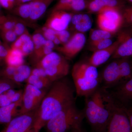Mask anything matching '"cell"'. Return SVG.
Here are the masks:
<instances>
[{"instance_id":"42","label":"cell","mask_w":132,"mask_h":132,"mask_svg":"<svg viewBox=\"0 0 132 132\" xmlns=\"http://www.w3.org/2000/svg\"><path fill=\"white\" fill-rule=\"evenodd\" d=\"M9 49H7L4 46L0 44V58L5 59L7 56Z\"/></svg>"},{"instance_id":"39","label":"cell","mask_w":132,"mask_h":132,"mask_svg":"<svg viewBox=\"0 0 132 132\" xmlns=\"http://www.w3.org/2000/svg\"><path fill=\"white\" fill-rule=\"evenodd\" d=\"M83 13H74L72 17L71 22L72 27L79 23L82 20Z\"/></svg>"},{"instance_id":"45","label":"cell","mask_w":132,"mask_h":132,"mask_svg":"<svg viewBox=\"0 0 132 132\" xmlns=\"http://www.w3.org/2000/svg\"><path fill=\"white\" fill-rule=\"evenodd\" d=\"M53 42L54 43L55 45L56 46H59V45H62L61 42L59 38L57 36H56V37L55 38L54 40L53 41Z\"/></svg>"},{"instance_id":"18","label":"cell","mask_w":132,"mask_h":132,"mask_svg":"<svg viewBox=\"0 0 132 132\" xmlns=\"http://www.w3.org/2000/svg\"><path fill=\"white\" fill-rule=\"evenodd\" d=\"M24 57L20 50L10 48L4 61L6 65L17 67L24 64Z\"/></svg>"},{"instance_id":"11","label":"cell","mask_w":132,"mask_h":132,"mask_svg":"<svg viewBox=\"0 0 132 132\" xmlns=\"http://www.w3.org/2000/svg\"><path fill=\"white\" fill-rule=\"evenodd\" d=\"M101 79L104 85V88L112 87L120 82L119 60L116 59L104 69Z\"/></svg>"},{"instance_id":"41","label":"cell","mask_w":132,"mask_h":132,"mask_svg":"<svg viewBox=\"0 0 132 132\" xmlns=\"http://www.w3.org/2000/svg\"><path fill=\"white\" fill-rule=\"evenodd\" d=\"M23 90H16L14 94L10 99L12 103L16 102L21 100L23 95Z\"/></svg>"},{"instance_id":"23","label":"cell","mask_w":132,"mask_h":132,"mask_svg":"<svg viewBox=\"0 0 132 132\" xmlns=\"http://www.w3.org/2000/svg\"><path fill=\"white\" fill-rule=\"evenodd\" d=\"M127 58L119 59L120 82L127 80L132 77V65Z\"/></svg>"},{"instance_id":"36","label":"cell","mask_w":132,"mask_h":132,"mask_svg":"<svg viewBox=\"0 0 132 132\" xmlns=\"http://www.w3.org/2000/svg\"><path fill=\"white\" fill-rule=\"evenodd\" d=\"M16 71L23 76L27 80L31 75V69L29 66L23 64L16 67Z\"/></svg>"},{"instance_id":"1","label":"cell","mask_w":132,"mask_h":132,"mask_svg":"<svg viewBox=\"0 0 132 132\" xmlns=\"http://www.w3.org/2000/svg\"><path fill=\"white\" fill-rule=\"evenodd\" d=\"M74 93L70 82L64 78L53 82L36 111L34 128L40 132L54 116L75 104Z\"/></svg>"},{"instance_id":"8","label":"cell","mask_w":132,"mask_h":132,"mask_svg":"<svg viewBox=\"0 0 132 132\" xmlns=\"http://www.w3.org/2000/svg\"><path fill=\"white\" fill-rule=\"evenodd\" d=\"M86 42L83 33L76 32L71 36L69 40L61 46H58L55 50L67 59H73L81 51Z\"/></svg>"},{"instance_id":"13","label":"cell","mask_w":132,"mask_h":132,"mask_svg":"<svg viewBox=\"0 0 132 132\" xmlns=\"http://www.w3.org/2000/svg\"><path fill=\"white\" fill-rule=\"evenodd\" d=\"M124 0H87L86 9L90 13L98 14L103 8L112 7L123 10L126 7Z\"/></svg>"},{"instance_id":"28","label":"cell","mask_w":132,"mask_h":132,"mask_svg":"<svg viewBox=\"0 0 132 132\" xmlns=\"http://www.w3.org/2000/svg\"><path fill=\"white\" fill-rule=\"evenodd\" d=\"M32 38L34 45V49L32 54L35 53L43 48L46 39L40 31L34 33L32 35Z\"/></svg>"},{"instance_id":"3","label":"cell","mask_w":132,"mask_h":132,"mask_svg":"<svg viewBox=\"0 0 132 132\" xmlns=\"http://www.w3.org/2000/svg\"><path fill=\"white\" fill-rule=\"evenodd\" d=\"M115 102L106 88L101 89L94 106L95 125L93 130L95 132H103L111 119Z\"/></svg>"},{"instance_id":"2","label":"cell","mask_w":132,"mask_h":132,"mask_svg":"<svg viewBox=\"0 0 132 132\" xmlns=\"http://www.w3.org/2000/svg\"><path fill=\"white\" fill-rule=\"evenodd\" d=\"M84 112L79 111L74 104L54 116L45 126L46 132H69L81 127Z\"/></svg>"},{"instance_id":"19","label":"cell","mask_w":132,"mask_h":132,"mask_svg":"<svg viewBox=\"0 0 132 132\" xmlns=\"http://www.w3.org/2000/svg\"><path fill=\"white\" fill-rule=\"evenodd\" d=\"M74 65L83 75L93 79H100L97 67L88 62H80L76 63Z\"/></svg>"},{"instance_id":"40","label":"cell","mask_w":132,"mask_h":132,"mask_svg":"<svg viewBox=\"0 0 132 132\" xmlns=\"http://www.w3.org/2000/svg\"><path fill=\"white\" fill-rule=\"evenodd\" d=\"M12 103L10 99L5 93L0 95V108L6 106Z\"/></svg>"},{"instance_id":"29","label":"cell","mask_w":132,"mask_h":132,"mask_svg":"<svg viewBox=\"0 0 132 132\" xmlns=\"http://www.w3.org/2000/svg\"><path fill=\"white\" fill-rule=\"evenodd\" d=\"M18 86L10 80L0 78V95L9 89H14Z\"/></svg>"},{"instance_id":"15","label":"cell","mask_w":132,"mask_h":132,"mask_svg":"<svg viewBox=\"0 0 132 132\" xmlns=\"http://www.w3.org/2000/svg\"><path fill=\"white\" fill-rule=\"evenodd\" d=\"M87 0H59L54 6L52 11L62 10L77 13L86 9Z\"/></svg>"},{"instance_id":"25","label":"cell","mask_w":132,"mask_h":132,"mask_svg":"<svg viewBox=\"0 0 132 132\" xmlns=\"http://www.w3.org/2000/svg\"><path fill=\"white\" fill-rule=\"evenodd\" d=\"M92 26V21L90 16L88 14L83 13L81 21L72 28L76 32L83 33L91 29Z\"/></svg>"},{"instance_id":"48","label":"cell","mask_w":132,"mask_h":132,"mask_svg":"<svg viewBox=\"0 0 132 132\" xmlns=\"http://www.w3.org/2000/svg\"><path fill=\"white\" fill-rule=\"evenodd\" d=\"M3 61H4V59L0 58V65H1Z\"/></svg>"},{"instance_id":"35","label":"cell","mask_w":132,"mask_h":132,"mask_svg":"<svg viewBox=\"0 0 132 132\" xmlns=\"http://www.w3.org/2000/svg\"><path fill=\"white\" fill-rule=\"evenodd\" d=\"M2 32L3 37L7 42L13 43L18 37L13 30L2 31Z\"/></svg>"},{"instance_id":"50","label":"cell","mask_w":132,"mask_h":132,"mask_svg":"<svg viewBox=\"0 0 132 132\" xmlns=\"http://www.w3.org/2000/svg\"></svg>"},{"instance_id":"34","label":"cell","mask_w":132,"mask_h":132,"mask_svg":"<svg viewBox=\"0 0 132 132\" xmlns=\"http://www.w3.org/2000/svg\"><path fill=\"white\" fill-rule=\"evenodd\" d=\"M40 31L46 40L53 41L56 36V31L44 26H43Z\"/></svg>"},{"instance_id":"12","label":"cell","mask_w":132,"mask_h":132,"mask_svg":"<svg viewBox=\"0 0 132 132\" xmlns=\"http://www.w3.org/2000/svg\"><path fill=\"white\" fill-rule=\"evenodd\" d=\"M120 43V40L118 37L117 40L113 43L108 47L94 52L87 62L97 68L104 64L112 56L118 48Z\"/></svg>"},{"instance_id":"4","label":"cell","mask_w":132,"mask_h":132,"mask_svg":"<svg viewBox=\"0 0 132 132\" xmlns=\"http://www.w3.org/2000/svg\"><path fill=\"white\" fill-rule=\"evenodd\" d=\"M47 93L46 90H41L32 85L26 84L23 90L19 115L37 110Z\"/></svg>"},{"instance_id":"47","label":"cell","mask_w":132,"mask_h":132,"mask_svg":"<svg viewBox=\"0 0 132 132\" xmlns=\"http://www.w3.org/2000/svg\"><path fill=\"white\" fill-rule=\"evenodd\" d=\"M26 132H39L37 131L34 128H32Z\"/></svg>"},{"instance_id":"20","label":"cell","mask_w":132,"mask_h":132,"mask_svg":"<svg viewBox=\"0 0 132 132\" xmlns=\"http://www.w3.org/2000/svg\"><path fill=\"white\" fill-rule=\"evenodd\" d=\"M116 94L121 101H132V77L123 82L118 88Z\"/></svg>"},{"instance_id":"22","label":"cell","mask_w":132,"mask_h":132,"mask_svg":"<svg viewBox=\"0 0 132 132\" xmlns=\"http://www.w3.org/2000/svg\"><path fill=\"white\" fill-rule=\"evenodd\" d=\"M25 82L39 89L44 90L50 87L53 83L47 77H39L32 74L30 75Z\"/></svg>"},{"instance_id":"46","label":"cell","mask_w":132,"mask_h":132,"mask_svg":"<svg viewBox=\"0 0 132 132\" xmlns=\"http://www.w3.org/2000/svg\"><path fill=\"white\" fill-rule=\"evenodd\" d=\"M69 132H82V131L81 130V127H80L73 129Z\"/></svg>"},{"instance_id":"10","label":"cell","mask_w":132,"mask_h":132,"mask_svg":"<svg viewBox=\"0 0 132 132\" xmlns=\"http://www.w3.org/2000/svg\"><path fill=\"white\" fill-rule=\"evenodd\" d=\"M118 38L120 40V44L112 58L119 59L132 56V26L121 31Z\"/></svg>"},{"instance_id":"6","label":"cell","mask_w":132,"mask_h":132,"mask_svg":"<svg viewBox=\"0 0 132 132\" xmlns=\"http://www.w3.org/2000/svg\"><path fill=\"white\" fill-rule=\"evenodd\" d=\"M103 132H132V128L123 107L116 104L111 119Z\"/></svg>"},{"instance_id":"32","label":"cell","mask_w":132,"mask_h":132,"mask_svg":"<svg viewBox=\"0 0 132 132\" xmlns=\"http://www.w3.org/2000/svg\"><path fill=\"white\" fill-rule=\"evenodd\" d=\"M34 45L32 39L24 43L20 50L25 57L31 55L34 52Z\"/></svg>"},{"instance_id":"24","label":"cell","mask_w":132,"mask_h":132,"mask_svg":"<svg viewBox=\"0 0 132 132\" xmlns=\"http://www.w3.org/2000/svg\"><path fill=\"white\" fill-rule=\"evenodd\" d=\"M14 13L24 20H29L31 13L30 3H24L15 7Z\"/></svg>"},{"instance_id":"14","label":"cell","mask_w":132,"mask_h":132,"mask_svg":"<svg viewBox=\"0 0 132 132\" xmlns=\"http://www.w3.org/2000/svg\"><path fill=\"white\" fill-rule=\"evenodd\" d=\"M70 65L67 60L56 62L44 69L49 80L52 82L64 78L68 74Z\"/></svg>"},{"instance_id":"30","label":"cell","mask_w":132,"mask_h":132,"mask_svg":"<svg viewBox=\"0 0 132 132\" xmlns=\"http://www.w3.org/2000/svg\"><path fill=\"white\" fill-rule=\"evenodd\" d=\"M122 16L123 20V26H132V6L126 7L122 10Z\"/></svg>"},{"instance_id":"17","label":"cell","mask_w":132,"mask_h":132,"mask_svg":"<svg viewBox=\"0 0 132 132\" xmlns=\"http://www.w3.org/2000/svg\"><path fill=\"white\" fill-rule=\"evenodd\" d=\"M54 0H33L29 2L31 13L29 19L31 22H35L45 13L50 5Z\"/></svg>"},{"instance_id":"33","label":"cell","mask_w":132,"mask_h":132,"mask_svg":"<svg viewBox=\"0 0 132 132\" xmlns=\"http://www.w3.org/2000/svg\"><path fill=\"white\" fill-rule=\"evenodd\" d=\"M16 72V67L6 65L0 70V78H6L11 80Z\"/></svg>"},{"instance_id":"16","label":"cell","mask_w":132,"mask_h":132,"mask_svg":"<svg viewBox=\"0 0 132 132\" xmlns=\"http://www.w3.org/2000/svg\"><path fill=\"white\" fill-rule=\"evenodd\" d=\"M22 103V99L6 106L0 108V125H6L14 118L19 116Z\"/></svg>"},{"instance_id":"21","label":"cell","mask_w":132,"mask_h":132,"mask_svg":"<svg viewBox=\"0 0 132 132\" xmlns=\"http://www.w3.org/2000/svg\"><path fill=\"white\" fill-rule=\"evenodd\" d=\"M97 25L100 29L115 34L121 28L122 26L106 19L101 14H98Z\"/></svg>"},{"instance_id":"38","label":"cell","mask_w":132,"mask_h":132,"mask_svg":"<svg viewBox=\"0 0 132 132\" xmlns=\"http://www.w3.org/2000/svg\"><path fill=\"white\" fill-rule=\"evenodd\" d=\"M0 5L4 8L11 9L15 7V0H0Z\"/></svg>"},{"instance_id":"7","label":"cell","mask_w":132,"mask_h":132,"mask_svg":"<svg viewBox=\"0 0 132 132\" xmlns=\"http://www.w3.org/2000/svg\"><path fill=\"white\" fill-rule=\"evenodd\" d=\"M35 111L20 114L6 125L0 132H26L34 128L35 123Z\"/></svg>"},{"instance_id":"49","label":"cell","mask_w":132,"mask_h":132,"mask_svg":"<svg viewBox=\"0 0 132 132\" xmlns=\"http://www.w3.org/2000/svg\"><path fill=\"white\" fill-rule=\"evenodd\" d=\"M125 2H128L132 3V0H124Z\"/></svg>"},{"instance_id":"37","label":"cell","mask_w":132,"mask_h":132,"mask_svg":"<svg viewBox=\"0 0 132 132\" xmlns=\"http://www.w3.org/2000/svg\"><path fill=\"white\" fill-rule=\"evenodd\" d=\"M56 36L59 38L62 45L67 42L71 37V34L67 29L56 32Z\"/></svg>"},{"instance_id":"27","label":"cell","mask_w":132,"mask_h":132,"mask_svg":"<svg viewBox=\"0 0 132 132\" xmlns=\"http://www.w3.org/2000/svg\"><path fill=\"white\" fill-rule=\"evenodd\" d=\"M113 43L112 40L111 39L90 42L89 49L92 52H96L108 47L112 44Z\"/></svg>"},{"instance_id":"44","label":"cell","mask_w":132,"mask_h":132,"mask_svg":"<svg viewBox=\"0 0 132 132\" xmlns=\"http://www.w3.org/2000/svg\"><path fill=\"white\" fill-rule=\"evenodd\" d=\"M44 46L46 47L51 48L53 50L55 49V48L56 47V46L55 45L54 43L52 41L48 40H46L45 41Z\"/></svg>"},{"instance_id":"9","label":"cell","mask_w":132,"mask_h":132,"mask_svg":"<svg viewBox=\"0 0 132 132\" xmlns=\"http://www.w3.org/2000/svg\"><path fill=\"white\" fill-rule=\"evenodd\" d=\"M73 14L62 10L51 11L43 26L56 32L67 30Z\"/></svg>"},{"instance_id":"43","label":"cell","mask_w":132,"mask_h":132,"mask_svg":"<svg viewBox=\"0 0 132 132\" xmlns=\"http://www.w3.org/2000/svg\"><path fill=\"white\" fill-rule=\"evenodd\" d=\"M123 108L128 117L132 128V107L129 108H126L124 107H123Z\"/></svg>"},{"instance_id":"26","label":"cell","mask_w":132,"mask_h":132,"mask_svg":"<svg viewBox=\"0 0 132 132\" xmlns=\"http://www.w3.org/2000/svg\"><path fill=\"white\" fill-rule=\"evenodd\" d=\"M113 34L101 29H92L90 31V37L91 42L96 41L111 39Z\"/></svg>"},{"instance_id":"31","label":"cell","mask_w":132,"mask_h":132,"mask_svg":"<svg viewBox=\"0 0 132 132\" xmlns=\"http://www.w3.org/2000/svg\"><path fill=\"white\" fill-rule=\"evenodd\" d=\"M23 20H24L21 18L18 19L13 29L18 37L23 34L27 30L26 26L27 23Z\"/></svg>"},{"instance_id":"5","label":"cell","mask_w":132,"mask_h":132,"mask_svg":"<svg viewBox=\"0 0 132 132\" xmlns=\"http://www.w3.org/2000/svg\"><path fill=\"white\" fill-rule=\"evenodd\" d=\"M72 75L76 92L79 97L86 98L98 88L100 79H93L83 75L74 65L72 69Z\"/></svg>"}]
</instances>
